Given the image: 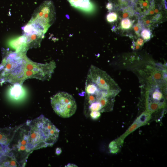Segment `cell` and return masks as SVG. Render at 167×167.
Returning <instances> with one entry per match:
<instances>
[{
    "label": "cell",
    "mask_w": 167,
    "mask_h": 167,
    "mask_svg": "<svg viewBox=\"0 0 167 167\" xmlns=\"http://www.w3.org/2000/svg\"><path fill=\"white\" fill-rule=\"evenodd\" d=\"M3 58L0 64V81L1 84L9 83L22 85L29 79L42 81L49 80L56 68L54 61L44 64L32 61L25 52L3 51Z\"/></svg>",
    "instance_id": "1"
},
{
    "label": "cell",
    "mask_w": 167,
    "mask_h": 167,
    "mask_svg": "<svg viewBox=\"0 0 167 167\" xmlns=\"http://www.w3.org/2000/svg\"><path fill=\"white\" fill-rule=\"evenodd\" d=\"M120 88L106 74L89 70L85 83L84 109L89 112L111 111Z\"/></svg>",
    "instance_id": "2"
},
{
    "label": "cell",
    "mask_w": 167,
    "mask_h": 167,
    "mask_svg": "<svg viewBox=\"0 0 167 167\" xmlns=\"http://www.w3.org/2000/svg\"><path fill=\"white\" fill-rule=\"evenodd\" d=\"M29 130L24 135L27 152L53 146L57 141L59 130L43 115L29 121Z\"/></svg>",
    "instance_id": "3"
},
{
    "label": "cell",
    "mask_w": 167,
    "mask_h": 167,
    "mask_svg": "<svg viewBox=\"0 0 167 167\" xmlns=\"http://www.w3.org/2000/svg\"><path fill=\"white\" fill-rule=\"evenodd\" d=\"M52 107L55 112L64 118H70L75 113L77 108L75 101L71 94L59 92L51 98Z\"/></svg>",
    "instance_id": "4"
},
{
    "label": "cell",
    "mask_w": 167,
    "mask_h": 167,
    "mask_svg": "<svg viewBox=\"0 0 167 167\" xmlns=\"http://www.w3.org/2000/svg\"><path fill=\"white\" fill-rule=\"evenodd\" d=\"M56 13L53 2L44 1L36 11L30 22L38 26L45 33L55 19Z\"/></svg>",
    "instance_id": "5"
},
{
    "label": "cell",
    "mask_w": 167,
    "mask_h": 167,
    "mask_svg": "<svg viewBox=\"0 0 167 167\" xmlns=\"http://www.w3.org/2000/svg\"><path fill=\"white\" fill-rule=\"evenodd\" d=\"M154 0H136L132 6L136 15L141 17L147 14L151 10Z\"/></svg>",
    "instance_id": "6"
},
{
    "label": "cell",
    "mask_w": 167,
    "mask_h": 167,
    "mask_svg": "<svg viewBox=\"0 0 167 167\" xmlns=\"http://www.w3.org/2000/svg\"><path fill=\"white\" fill-rule=\"evenodd\" d=\"M131 16L122 17L118 16V17L120 19L118 23V24L117 27L113 28L114 30L115 29L116 30L117 29L121 32V33H124L125 32H127L131 31V29L133 28L134 21L135 20L134 19V16L135 15Z\"/></svg>",
    "instance_id": "7"
},
{
    "label": "cell",
    "mask_w": 167,
    "mask_h": 167,
    "mask_svg": "<svg viewBox=\"0 0 167 167\" xmlns=\"http://www.w3.org/2000/svg\"><path fill=\"white\" fill-rule=\"evenodd\" d=\"M73 7L87 13H91L94 6L90 0H67Z\"/></svg>",
    "instance_id": "8"
},
{
    "label": "cell",
    "mask_w": 167,
    "mask_h": 167,
    "mask_svg": "<svg viewBox=\"0 0 167 167\" xmlns=\"http://www.w3.org/2000/svg\"><path fill=\"white\" fill-rule=\"evenodd\" d=\"M17 128H11L0 129V144L8 146Z\"/></svg>",
    "instance_id": "9"
},
{
    "label": "cell",
    "mask_w": 167,
    "mask_h": 167,
    "mask_svg": "<svg viewBox=\"0 0 167 167\" xmlns=\"http://www.w3.org/2000/svg\"><path fill=\"white\" fill-rule=\"evenodd\" d=\"M21 85L19 84H14L11 88L10 95L13 99L18 100L24 96V92Z\"/></svg>",
    "instance_id": "10"
},
{
    "label": "cell",
    "mask_w": 167,
    "mask_h": 167,
    "mask_svg": "<svg viewBox=\"0 0 167 167\" xmlns=\"http://www.w3.org/2000/svg\"><path fill=\"white\" fill-rule=\"evenodd\" d=\"M113 5V10H118L129 6H131L130 0H108Z\"/></svg>",
    "instance_id": "11"
},
{
    "label": "cell",
    "mask_w": 167,
    "mask_h": 167,
    "mask_svg": "<svg viewBox=\"0 0 167 167\" xmlns=\"http://www.w3.org/2000/svg\"><path fill=\"white\" fill-rule=\"evenodd\" d=\"M140 32L141 36L145 41H148L151 38L152 33L149 28H143Z\"/></svg>",
    "instance_id": "12"
},
{
    "label": "cell",
    "mask_w": 167,
    "mask_h": 167,
    "mask_svg": "<svg viewBox=\"0 0 167 167\" xmlns=\"http://www.w3.org/2000/svg\"><path fill=\"white\" fill-rule=\"evenodd\" d=\"M118 15L116 11H111L106 15V20L110 23H113L117 21Z\"/></svg>",
    "instance_id": "13"
},
{
    "label": "cell",
    "mask_w": 167,
    "mask_h": 167,
    "mask_svg": "<svg viewBox=\"0 0 167 167\" xmlns=\"http://www.w3.org/2000/svg\"><path fill=\"white\" fill-rule=\"evenodd\" d=\"M10 151L8 146L0 144V158L3 155Z\"/></svg>",
    "instance_id": "14"
},
{
    "label": "cell",
    "mask_w": 167,
    "mask_h": 167,
    "mask_svg": "<svg viewBox=\"0 0 167 167\" xmlns=\"http://www.w3.org/2000/svg\"><path fill=\"white\" fill-rule=\"evenodd\" d=\"M106 8L109 11H111L113 10V6L111 3L109 2L106 5Z\"/></svg>",
    "instance_id": "15"
}]
</instances>
